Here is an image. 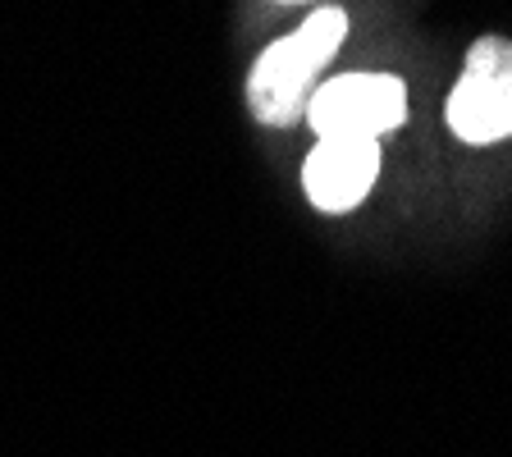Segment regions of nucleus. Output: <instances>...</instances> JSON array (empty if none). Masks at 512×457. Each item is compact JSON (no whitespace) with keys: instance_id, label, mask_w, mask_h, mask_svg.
<instances>
[{"instance_id":"obj_1","label":"nucleus","mask_w":512,"mask_h":457,"mask_svg":"<svg viewBox=\"0 0 512 457\" xmlns=\"http://www.w3.org/2000/svg\"><path fill=\"white\" fill-rule=\"evenodd\" d=\"M348 14L339 5H320L298 32H288L256 55L247 74V110L270 128H288L307 115L320 69L339 55Z\"/></svg>"},{"instance_id":"obj_2","label":"nucleus","mask_w":512,"mask_h":457,"mask_svg":"<svg viewBox=\"0 0 512 457\" xmlns=\"http://www.w3.org/2000/svg\"><path fill=\"white\" fill-rule=\"evenodd\" d=\"M448 128L471 147L512 138V42L480 37L471 42L458 87L448 92Z\"/></svg>"},{"instance_id":"obj_3","label":"nucleus","mask_w":512,"mask_h":457,"mask_svg":"<svg viewBox=\"0 0 512 457\" xmlns=\"http://www.w3.org/2000/svg\"><path fill=\"white\" fill-rule=\"evenodd\" d=\"M407 119V87L394 74H339L307 101L316 138H380Z\"/></svg>"},{"instance_id":"obj_4","label":"nucleus","mask_w":512,"mask_h":457,"mask_svg":"<svg viewBox=\"0 0 512 457\" xmlns=\"http://www.w3.org/2000/svg\"><path fill=\"white\" fill-rule=\"evenodd\" d=\"M380 174V142L371 138H320L302 160V188L311 206L325 215H343L366 202Z\"/></svg>"}]
</instances>
